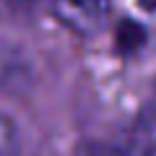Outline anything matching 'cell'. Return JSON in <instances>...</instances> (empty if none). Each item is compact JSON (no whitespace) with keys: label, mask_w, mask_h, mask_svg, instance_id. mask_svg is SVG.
I'll return each mask as SVG.
<instances>
[{"label":"cell","mask_w":156,"mask_h":156,"mask_svg":"<svg viewBox=\"0 0 156 156\" xmlns=\"http://www.w3.org/2000/svg\"><path fill=\"white\" fill-rule=\"evenodd\" d=\"M18 154V133L16 125L0 112V156H16Z\"/></svg>","instance_id":"obj_3"},{"label":"cell","mask_w":156,"mask_h":156,"mask_svg":"<svg viewBox=\"0 0 156 156\" xmlns=\"http://www.w3.org/2000/svg\"><path fill=\"white\" fill-rule=\"evenodd\" d=\"M8 3H16V5H29V3H34V0H8Z\"/></svg>","instance_id":"obj_4"},{"label":"cell","mask_w":156,"mask_h":156,"mask_svg":"<svg viewBox=\"0 0 156 156\" xmlns=\"http://www.w3.org/2000/svg\"><path fill=\"white\" fill-rule=\"evenodd\" d=\"M60 23L78 34H94L109 18V0H50Z\"/></svg>","instance_id":"obj_1"},{"label":"cell","mask_w":156,"mask_h":156,"mask_svg":"<svg viewBox=\"0 0 156 156\" xmlns=\"http://www.w3.org/2000/svg\"><path fill=\"white\" fill-rule=\"evenodd\" d=\"M78 156H146L130 143H89Z\"/></svg>","instance_id":"obj_2"}]
</instances>
